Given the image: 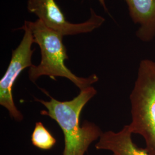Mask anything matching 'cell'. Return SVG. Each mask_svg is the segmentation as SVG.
Masks as SVG:
<instances>
[{
  "mask_svg": "<svg viewBox=\"0 0 155 155\" xmlns=\"http://www.w3.org/2000/svg\"><path fill=\"white\" fill-rule=\"evenodd\" d=\"M115 155V154H113V155Z\"/></svg>",
  "mask_w": 155,
  "mask_h": 155,
  "instance_id": "30bf717a",
  "label": "cell"
},
{
  "mask_svg": "<svg viewBox=\"0 0 155 155\" xmlns=\"http://www.w3.org/2000/svg\"><path fill=\"white\" fill-rule=\"evenodd\" d=\"M31 142L34 147L40 150H50L55 146L56 140L43 124L39 121L35 124L31 135Z\"/></svg>",
  "mask_w": 155,
  "mask_h": 155,
  "instance_id": "ba28073f",
  "label": "cell"
},
{
  "mask_svg": "<svg viewBox=\"0 0 155 155\" xmlns=\"http://www.w3.org/2000/svg\"><path fill=\"white\" fill-rule=\"evenodd\" d=\"M132 120L129 126L133 134L141 136L145 149L155 155V61L143 59L130 95Z\"/></svg>",
  "mask_w": 155,
  "mask_h": 155,
  "instance_id": "3957f363",
  "label": "cell"
},
{
  "mask_svg": "<svg viewBox=\"0 0 155 155\" xmlns=\"http://www.w3.org/2000/svg\"><path fill=\"white\" fill-rule=\"evenodd\" d=\"M25 23L33 34L34 42L39 45L41 56L39 65H33L29 69L28 76L31 82L36 83L41 76H48L54 80L56 77L65 78L82 90L98 81L96 74L79 77L67 67L64 61L68 56L61 33L48 28L40 19L35 22L26 21Z\"/></svg>",
  "mask_w": 155,
  "mask_h": 155,
  "instance_id": "7a4b0ae2",
  "label": "cell"
},
{
  "mask_svg": "<svg viewBox=\"0 0 155 155\" xmlns=\"http://www.w3.org/2000/svg\"><path fill=\"white\" fill-rule=\"evenodd\" d=\"M99 2H100L101 5L103 6V8H104V9L106 11H107V7L106 6L105 1V0H98Z\"/></svg>",
  "mask_w": 155,
  "mask_h": 155,
  "instance_id": "9c48e42d",
  "label": "cell"
},
{
  "mask_svg": "<svg viewBox=\"0 0 155 155\" xmlns=\"http://www.w3.org/2000/svg\"><path fill=\"white\" fill-rule=\"evenodd\" d=\"M43 92L50 97V101L38 99L46 108L40 114L49 117L57 122L64 137V148L62 155H84L89 147L99 139L102 134L100 127L87 120L80 124V117L83 107L97 93L92 86L80 90L72 100L61 101L50 96L45 90Z\"/></svg>",
  "mask_w": 155,
  "mask_h": 155,
  "instance_id": "6da1fadb",
  "label": "cell"
},
{
  "mask_svg": "<svg viewBox=\"0 0 155 155\" xmlns=\"http://www.w3.org/2000/svg\"><path fill=\"white\" fill-rule=\"evenodd\" d=\"M133 22L139 25L136 36L144 42L155 38V0H125Z\"/></svg>",
  "mask_w": 155,
  "mask_h": 155,
  "instance_id": "52a82bcc",
  "label": "cell"
},
{
  "mask_svg": "<svg viewBox=\"0 0 155 155\" xmlns=\"http://www.w3.org/2000/svg\"><path fill=\"white\" fill-rule=\"evenodd\" d=\"M129 125L117 132H103L95 147L97 150H109L116 155H151L145 148L139 147L132 140Z\"/></svg>",
  "mask_w": 155,
  "mask_h": 155,
  "instance_id": "8992f818",
  "label": "cell"
},
{
  "mask_svg": "<svg viewBox=\"0 0 155 155\" xmlns=\"http://www.w3.org/2000/svg\"><path fill=\"white\" fill-rule=\"evenodd\" d=\"M20 29L24 31V36L20 45L12 51L9 66L0 81V105L8 111L11 118L17 122L22 121L24 117L15 104L13 88L22 71L33 66L32 56L35 51L32 49L35 42L31 29L25 23Z\"/></svg>",
  "mask_w": 155,
  "mask_h": 155,
  "instance_id": "277c9868",
  "label": "cell"
},
{
  "mask_svg": "<svg viewBox=\"0 0 155 155\" xmlns=\"http://www.w3.org/2000/svg\"><path fill=\"white\" fill-rule=\"evenodd\" d=\"M28 10L38 17L47 27L63 36L90 32L99 28L105 21L103 17L97 15L91 9V16L86 22H70L55 0H28Z\"/></svg>",
  "mask_w": 155,
  "mask_h": 155,
  "instance_id": "5b68a950",
  "label": "cell"
}]
</instances>
